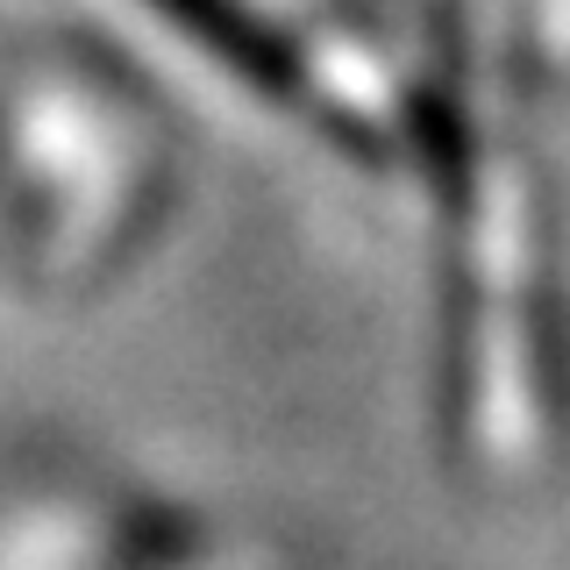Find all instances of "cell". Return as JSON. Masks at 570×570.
<instances>
[{
    "mask_svg": "<svg viewBox=\"0 0 570 570\" xmlns=\"http://www.w3.org/2000/svg\"><path fill=\"white\" fill-rule=\"evenodd\" d=\"M157 8L186 36H200L222 65H236L249 86H264V94H285V86H293V50H278L272 29H264L257 14H243L236 0H157Z\"/></svg>",
    "mask_w": 570,
    "mask_h": 570,
    "instance_id": "obj_1",
    "label": "cell"
}]
</instances>
